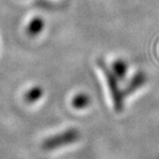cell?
Returning a JSON list of instances; mask_svg holds the SVG:
<instances>
[{
    "label": "cell",
    "instance_id": "cell-1",
    "mask_svg": "<svg viewBox=\"0 0 159 159\" xmlns=\"http://www.w3.org/2000/svg\"><path fill=\"white\" fill-rule=\"evenodd\" d=\"M80 139H81V132L79 129L76 128H69L47 137L42 142L41 148L43 151L53 152L73 145L79 142Z\"/></svg>",
    "mask_w": 159,
    "mask_h": 159
},
{
    "label": "cell",
    "instance_id": "cell-2",
    "mask_svg": "<svg viewBox=\"0 0 159 159\" xmlns=\"http://www.w3.org/2000/svg\"><path fill=\"white\" fill-rule=\"evenodd\" d=\"M91 105V99L84 92L77 93L71 100V106L76 110H84Z\"/></svg>",
    "mask_w": 159,
    "mask_h": 159
},
{
    "label": "cell",
    "instance_id": "cell-6",
    "mask_svg": "<svg viewBox=\"0 0 159 159\" xmlns=\"http://www.w3.org/2000/svg\"><path fill=\"white\" fill-rule=\"evenodd\" d=\"M43 28V22L39 18H35L31 21V23L29 25V34H31L32 36H36L38 34H39L40 31H42Z\"/></svg>",
    "mask_w": 159,
    "mask_h": 159
},
{
    "label": "cell",
    "instance_id": "cell-5",
    "mask_svg": "<svg viewBox=\"0 0 159 159\" xmlns=\"http://www.w3.org/2000/svg\"><path fill=\"white\" fill-rule=\"evenodd\" d=\"M145 81H146V78L142 74L135 76L134 79L129 83V86L127 87V94L129 95V94L133 93L134 91H136V90H137L138 88H140L144 84Z\"/></svg>",
    "mask_w": 159,
    "mask_h": 159
},
{
    "label": "cell",
    "instance_id": "cell-3",
    "mask_svg": "<svg viewBox=\"0 0 159 159\" xmlns=\"http://www.w3.org/2000/svg\"><path fill=\"white\" fill-rule=\"evenodd\" d=\"M43 96V90L39 86H33L24 94V101L25 103L29 105H33L39 102Z\"/></svg>",
    "mask_w": 159,
    "mask_h": 159
},
{
    "label": "cell",
    "instance_id": "cell-4",
    "mask_svg": "<svg viewBox=\"0 0 159 159\" xmlns=\"http://www.w3.org/2000/svg\"><path fill=\"white\" fill-rule=\"evenodd\" d=\"M112 70L113 73L115 74V77L118 78L119 80L124 79V77L126 76L127 71H128V66L126 64V62L121 61V60H117L113 62L112 65Z\"/></svg>",
    "mask_w": 159,
    "mask_h": 159
}]
</instances>
